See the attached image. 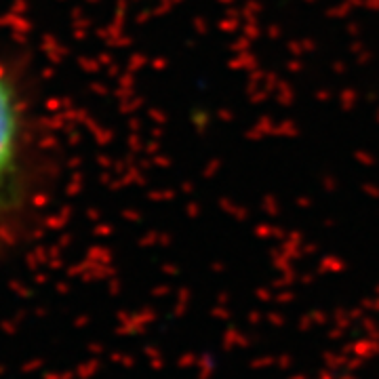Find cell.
Returning <instances> with one entry per match:
<instances>
[{"mask_svg":"<svg viewBox=\"0 0 379 379\" xmlns=\"http://www.w3.org/2000/svg\"><path fill=\"white\" fill-rule=\"evenodd\" d=\"M19 141V116L17 103L9 81L0 74V196L9 186L15 168Z\"/></svg>","mask_w":379,"mask_h":379,"instance_id":"cell-1","label":"cell"}]
</instances>
